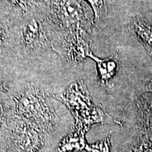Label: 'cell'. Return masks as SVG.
Segmentation results:
<instances>
[{
  "instance_id": "cell-7",
  "label": "cell",
  "mask_w": 152,
  "mask_h": 152,
  "mask_svg": "<svg viewBox=\"0 0 152 152\" xmlns=\"http://www.w3.org/2000/svg\"><path fill=\"white\" fill-rule=\"evenodd\" d=\"M137 106L141 136L152 140V93H142L138 96Z\"/></svg>"
},
{
  "instance_id": "cell-9",
  "label": "cell",
  "mask_w": 152,
  "mask_h": 152,
  "mask_svg": "<svg viewBox=\"0 0 152 152\" xmlns=\"http://www.w3.org/2000/svg\"><path fill=\"white\" fill-rule=\"evenodd\" d=\"M130 28L148 54L152 56V23L137 15L131 20Z\"/></svg>"
},
{
  "instance_id": "cell-14",
  "label": "cell",
  "mask_w": 152,
  "mask_h": 152,
  "mask_svg": "<svg viewBox=\"0 0 152 152\" xmlns=\"http://www.w3.org/2000/svg\"><path fill=\"white\" fill-rule=\"evenodd\" d=\"M7 1L20 8L23 12H26L27 9L36 2V0H7Z\"/></svg>"
},
{
  "instance_id": "cell-11",
  "label": "cell",
  "mask_w": 152,
  "mask_h": 152,
  "mask_svg": "<svg viewBox=\"0 0 152 152\" xmlns=\"http://www.w3.org/2000/svg\"><path fill=\"white\" fill-rule=\"evenodd\" d=\"M85 1L92 9L94 14V23H96L106 14L109 0H85Z\"/></svg>"
},
{
  "instance_id": "cell-5",
  "label": "cell",
  "mask_w": 152,
  "mask_h": 152,
  "mask_svg": "<svg viewBox=\"0 0 152 152\" xmlns=\"http://www.w3.org/2000/svg\"><path fill=\"white\" fill-rule=\"evenodd\" d=\"M87 35L83 33L70 34L64 39V53L67 61L74 67L81 66L91 52Z\"/></svg>"
},
{
  "instance_id": "cell-3",
  "label": "cell",
  "mask_w": 152,
  "mask_h": 152,
  "mask_svg": "<svg viewBox=\"0 0 152 152\" xmlns=\"http://www.w3.org/2000/svg\"><path fill=\"white\" fill-rule=\"evenodd\" d=\"M47 18L70 34L88 35L94 25L93 11L85 0H44ZM65 35V36H66Z\"/></svg>"
},
{
  "instance_id": "cell-6",
  "label": "cell",
  "mask_w": 152,
  "mask_h": 152,
  "mask_svg": "<svg viewBox=\"0 0 152 152\" xmlns=\"http://www.w3.org/2000/svg\"><path fill=\"white\" fill-rule=\"evenodd\" d=\"M88 58L92 59L96 64L100 84L103 87L111 88L113 85L114 77L120 69L118 54L114 53L107 58H100L91 51Z\"/></svg>"
},
{
  "instance_id": "cell-8",
  "label": "cell",
  "mask_w": 152,
  "mask_h": 152,
  "mask_svg": "<svg viewBox=\"0 0 152 152\" xmlns=\"http://www.w3.org/2000/svg\"><path fill=\"white\" fill-rule=\"evenodd\" d=\"M21 39L24 46L30 49L43 47L48 42L42 27L35 18L26 23L22 30Z\"/></svg>"
},
{
  "instance_id": "cell-10",
  "label": "cell",
  "mask_w": 152,
  "mask_h": 152,
  "mask_svg": "<svg viewBox=\"0 0 152 152\" xmlns=\"http://www.w3.org/2000/svg\"><path fill=\"white\" fill-rule=\"evenodd\" d=\"M86 133L72 129L59 142L54 152H82L85 151L87 142L85 139Z\"/></svg>"
},
{
  "instance_id": "cell-2",
  "label": "cell",
  "mask_w": 152,
  "mask_h": 152,
  "mask_svg": "<svg viewBox=\"0 0 152 152\" xmlns=\"http://www.w3.org/2000/svg\"><path fill=\"white\" fill-rule=\"evenodd\" d=\"M52 97L65 104L75 120L73 128L87 133L94 125L111 124L115 121L104 107L96 105L83 80L69 85L59 95Z\"/></svg>"
},
{
  "instance_id": "cell-12",
  "label": "cell",
  "mask_w": 152,
  "mask_h": 152,
  "mask_svg": "<svg viewBox=\"0 0 152 152\" xmlns=\"http://www.w3.org/2000/svg\"><path fill=\"white\" fill-rule=\"evenodd\" d=\"M86 152H112L111 144V134H107L103 140L94 144H87Z\"/></svg>"
},
{
  "instance_id": "cell-15",
  "label": "cell",
  "mask_w": 152,
  "mask_h": 152,
  "mask_svg": "<svg viewBox=\"0 0 152 152\" xmlns=\"http://www.w3.org/2000/svg\"><path fill=\"white\" fill-rule=\"evenodd\" d=\"M142 93H152V77L144 83L142 88Z\"/></svg>"
},
{
  "instance_id": "cell-13",
  "label": "cell",
  "mask_w": 152,
  "mask_h": 152,
  "mask_svg": "<svg viewBox=\"0 0 152 152\" xmlns=\"http://www.w3.org/2000/svg\"><path fill=\"white\" fill-rule=\"evenodd\" d=\"M130 152H152V140L141 136L132 144Z\"/></svg>"
},
{
  "instance_id": "cell-1",
  "label": "cell",
  "mask_w": 152,
  "mask_h": 152,
  "mask_svg": "<svg viewBox=\"0 0 152 152\" xmlns=\"http://www.w3.org/2000/svg\"><path fill=\"white\" fill-rule=\"evenodd\" d=\"M50 96L33 84H27L11 94L5 87H1V117L26 123L43 133L52 132L59 120Z\"/></svg>"
},
{
  "instance_id": "cell-4",
  "label": "cell",
  "mask_w": 152,
  "mask_h": 152,
  "mask_svg": "<svg viewBox=\"0 0 152 152\" xmlns=\"http://www.w3.org/2000/svg\"><path fill=\"white\" fill-rule=\"evenodd\" d=\"M1 145L12 152H40L44 141L42 132L26 123L1 117Z\"/></svg>"
}]
</instances>
